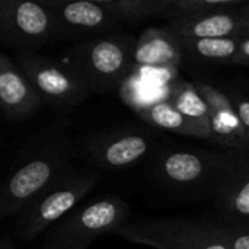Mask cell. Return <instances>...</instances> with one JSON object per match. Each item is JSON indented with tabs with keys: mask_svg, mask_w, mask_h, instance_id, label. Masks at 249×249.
Segmentation results:
<instances>
[{
	"mask_svg": "<svg viewBox=\"0 0 249 249\" xmlns=\"http://www.w3.org/2000/svg\"><path fill=\"white\" fill-rule=\"evenodd\" d=\"M71 120L55 118L19 152L0 193V217L20 214L38 196L74 169Z\"/></svg>",
	"mask_w": 249,
	"mask_h": 249,
	"instance_id": "obj_1",
	"label": "cell"
},
{
	"mask_svg": "<svg viewBox=\"0 0 249 249\" xmlns=\"http://www.w3.org/2000/svg\"><path fill=\"white\" fill-rule=\"evenodd\" d=\"M136 41L130 35L109 34L77 42L64 51L63 64L86 83L90 93L105 95L120 89L133 73Z\"/></svg>",
	"mask_w": 249,
	"mask_h": 249,
	"instance_id": "obj_2",
	"label": "cell"
},
{
	"mask_svg": "<svg viewBox=\"0 0 249 249\" xmlns=\"http://www.w3.org/2000/svg\"><path fill=\"white\" fill-rule=\"evenodd\" d=\"M233 150H168L159 153L152 175L166 190L187 197L212 200L220 175L231 162Z\"/></svg>",
	"mask_w": 249,
	"mask_h": 249,
	"instance_id": "obj_3",
	"label": "cell"
},
{
	"mask_svg": "<svg viewBox=\"0 0 249 249\" xmlns=\"http://www.w3.org/2000/svg\"><path fill=\"white\" fill-rule=\"evenodd\" d=\"M117 235L155 249H232L222 223L204 219H140L124 225Z\"/></svg>",
	"mask_w": 249,
	"mask_h": 249,
	"instance_id": "obj_4",
	"label": "cell"
},
{
	"mask_svg": "<svg viewBox=\"0 0 249 249\" xmlns=\"http://www.w3.org/2000/svg\"><path fill=\"white\" fill-rule=\"evenodd\" d=\"M102 179V172L89 166L70 171L38 196L18 217L13 233L29 242L67 214Z\"/></svg>",
	"mask_w": 249,
	"mask_h": 249,
	"instance_id": "obj_5",
	"label": "cell"
},
{
	"mask_svg": "<svg viewBox=\"0 0 249 249\" xmlns=\"http://www.w3.org/2000/svg\"><path fill=\"white\" fill-rule=\"evenodd\" d=\"M155 136L139 127H120L89 134L80 140L79 156L89 168L120 171L140 162L153 147Z\"/></svg>",
	"mask_w": 249,
	"mask_h": 249,
	"instance_id": "obj_6",
	"label": "cell"
},
{
	"mask_svg": "<svg viewBox=\"0 0 249 249\" xmlns=\"http://www.w3.org/2000/svg\"><path fill=\"white\" fill-rule=\"evenodd\" d=\"M16 64L31 80L42 102L58 109L74 108L92 95L67 66L35 53H18Z\"/></svg>",
	"mask_w": 249,
	"mask_h": 249,
	"instance_id": "obj_7",
	"label": "cell"
},
{
	"mask_svg": "<svg viewBox=\"0 0 249 249\" xmlns=\"http://www.w3.org/2000/svg\"><path fill=\"white\" fill-rule=\"evenodd\" d=\"M0 36L18 53H35L54 41V18L47 0H1Z\"/></svg>",
	"mask_w": 249,
	"mask_h": 249,
	"instance_id": "obj_8",
	"label": "cell"
},
{
	"mask_svg": "<svg viewBox=\"0 0 249 249\" xmlns=\"http://www.w3.org/2000/svg\"><path fill=\"white\" fill-rule=\"evenodd\" d=\"M54 18V41H90L123 23L104 0H47Z\"/></svg>",
	"mask_w": 249,
	"mask_h": 249,
	"instance_id": "obj_9",
	"label": "cell"
},
{
	"mask_svg": "<svg viewBox=\"0 0 249 249\" xmlns=\"http://www.w3.org/2000/svg\"><path fill=\"white\" fill-rule=\"evenodd\" d=\"M130 216L128 204L115 196L102 197L66 217L48 236L69 238L92 244L93 239L117 233Z\"/></svg>",
	"mask_w": 249,
	"mask_h": 249,
	"instance_id": "obj_10",
	"label": "cell"
},
{
	"mask_svg": "<svg viewBox=\"0 0 249 249\" xmlns=\"http://www.w3.org/2000/svg\"><path fill=\"white\" fill-rule=\"evenodd\" d=\"M193 83L209 105L212 142L228 150L249 155L248 131L225 89L201 77Z\"/></svg>",
	"mask_w": 249,
	"mask_h": 249,
	"instance_id": "obj_11",
	"label": "cell"
},
{
	"mask_svg": "<svg viewBox=\"0 0 249 249\" xmlns=\"http://www.w3.org/2000/svg\"><path fill=\"white\" fill-rule=\"evenodd\" d=\"M212 201L232 225H249V155L235 152L220 175Z\"/></svg>",
	"mask_w": 249,
	"mask_h": 249,
	"instance_id": "obj_12",
	"label": "cell"
},
{
	"mask_svg": "<svg viewBox=\"0 0 249 249\" xmlns=\"http://www.w3.org/2000/svg\"><path fill=\"white\" fill-rule=\"evenodd\" d=\"M44 105L36 89L6 54L0 55V108L9 121L31 118Z\"/></svg>",
	"mask_w": 249,
	"mask_h": 249,
	"instance_id": "obj_13",
	"label": "cell"
},
{
	"mask_svg": "<svg viewBox=\"0 0 249 249\" xmlns=\"http://www.w3.org/2000/svg\"><path fill=\"white\" fill-rule=\"evenodd\" d=\"M184 60L179 39L166 28H147L134 47V69L177 70Z\"/></svg>",
	"mask_w": 249,
	"mask_h": 249,
	"instance_id": "obj_14",
	"label": "cell"
},
{
	"mask_svg": "<svg viewBox=\"0 0 249 249\" xmlns=\"http://www.w3.org/2000/svg\"><path fill=\"white\" fill-rule=\"evenodd\" d=\"M238 9L225 13L171 19L166 22V28L179 39L241 36V18Z\"/></svg>",
	"mask_w": 249,
	"mask_h": 249,
	"instance_id": "obj_15",
	"label": "cell"
},
{
	"mask_svg": "<svg viewBox=\"0 0 249 249\" xmlns=\"http://www.w3.org/2000/svg\"><path fill=\"white\" fill-rule=\"evenodd\" d=\"M239 42L241 36L179 39L184 58L198 64H235Z\"/></svg>",
	"mask_w": 249,
	"mask_h": 249,
	"instance_id": "obj_16",
	"label": "cell"
},
{
	"mask_svg": "<svg viewBox=\"0 0 249 249\" xmlns=\"http://www.w3.org/2000/svg\"><path fill=\"white\" fill-rule=\"evenodd\" d=\"M137 115L140 117L142 121H144L152 127L172 131L181 136L209 140L207 134L200 127H197L193 121H190L185 115H182L169 99L155 102L147 108L139 111Z\"/></svg>",
	"mask_w": 249,
	"mask_h": 249,
	"instance_id": "obj_17",
	"label": "cell"
},
{
	"mask_svg": "<svg viewBox=\"0 0 249 249\" xmlns=\"http://www.w3.org/2000/svg\"><path fill=\"white\" fill-rule=\"evenodd\" d=\"M168 99L175 105V108L185 115L190 121H193L197 127H200L212 142L210 131V111L204 98L200 95L193 82L178 80L171 85Z\"/></svg>",
	"mask_w": 249,
	"mask_h": 249,
	"instance_id": "obj_18",
	"label": "cell"
},
{
	"mask_svg": "<svg viewBox=\"0 0 249 249\" xmlns=\"http://www.w3.org/2000/svg\"><path fill=\"white\" fill-rule=\"evenodd\" d=\"M247 0H169L162 18L182 19L212 13L232 12L241 7Z\"/></svg>",
	"mask_w": 249,
	"mask_h": 249,
	"instance_id": "obj_19",
	"label": "cell"
},
{
	"mask_svg": "<svg viewBox=\"0 0 249 249\" xmlns=\"http://www.w3.org/2000/svg\"><path fill=\"white\" fill-rule=\"evenodd\" d=\"M105 6L124 23H139L162 16L169 0H104Z\"/></svg>",
	"mask_w": 249,
	"mask_h": 249,
	"instance_id": "obj_20",
	"label": "cell"
},
{
	"mask_svg": "<svg viewBox=\"0 0 249 249\" xmlns=\"http://www.w3.org/2000/svg\"><path fill=\"white\" fill-rule=\"evenodd\" d=\"M223 89L229 95V98H231V101H232V104H233V107H235V109H236V112H238V115H239V118H241V121L244 124V127L247 128L249 134V95H247L245 92H242L239 89H236L232 85H226Z\"/></svg>",
	"mask_w": 249,
	"mask_h": 249,
	"instance_id": "obj_21",
	"label": "cell"
},
{
	"mask_svg": "<svg viewBox=\"0 0 249 249\" xmlns=\"http://www.w3.org/2000/svg\"><path fill=\"white\" fill-rule=\"evenodd\" d=\"M225 238L232 249H249V226L222 223Z\"/></svg>",
	"mask_w": 249,
	"mask_h": 249,
	"instance_id": "obj_22",
	"label": "cell"
},
{
	"mask_svg": "<svg viewBox=\"0 0 249 249\" xmlns=\"http://www.w3.org/2000/svg\"><path fill=\"white\" fill-rule=\"evenodd\" d=\"M90 244L69 239V238H58V236H48L45 239V245L42 249H88Z\"/></svg>",
	"mask_w": 249,
	"mask_h": 249,
	"instance_id": "obj_23",
	"label": "cell"
},
{
	"mask_svg": "<svg viewBox=\"0 0 249 249\" xmlns=\"http://www.w3.org/2000/svg\"><path fill=\"white\" fill-rule=\"evenodd\" d=\"M235 64L236 66H247V67H249V36L241 38L239 51H238Z\"/></svg>",
	"mask_w": 249,
	"mask_h": 249,
	"instance_id": "obj_24",
	"label": "cell"
},
{
	"mask_svg": "<svg viewBox=\"0 0 249 249\" xmlns=\"http://www.w3.org/2000/svg\"><path fill=\"white\" fill-rule=\"evenodd\" d=\"M238 12L241 18V38H245L249 36V1H245Z\"/></svg>",
	"mask_w": 249,
	"mask_h": 249,
	"instance_id": "obj_25",
	"label": "cell"
},
{
	"mask_svg": "<svg viewBox=\"0 0 249 249\" xmlns=\"http://www.w3.org/2000/svg\"><path fill=\"white\" fill-rule=\"evenodd\" d=\"M0 249H15L9 235H4V236L1 238V241H0Z\"/></svg>",
	"mask_w": 249,
	"mask_h": 249,
	"instance_id": "obj_26",
	"label": "cell"
},
{
	"mask_svg": "<svg viewBox=\"0 0 249 249\" xmlns=\"http://www.w3.org/2000/svg\"><path fill=\"white\" fill-rule=\"evenodd\" d=\"M247 226H249V225H247Z\"/></svg>",
	"mask_w": 249,
	"mask_h": 249,
	"instance_id": "obj_27",
	"label": "cell"
}]
</instances>
